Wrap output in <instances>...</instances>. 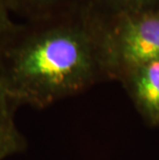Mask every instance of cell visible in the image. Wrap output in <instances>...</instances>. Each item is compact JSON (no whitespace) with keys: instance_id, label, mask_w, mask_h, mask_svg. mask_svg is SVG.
I'll return each mask as SVG.
<instances>
[{"instance_id":"6da1fadb","label":"cell","mask_w":159,"mask_h":160,"mask_svg":"<svg viewBox=\"0 0 159 160\" xmlns=\"http://www.w3.org/2000/svg\"><path fill=\"white\" fill-rule=\"evenodd\" d=\"M104 77L87 5L63 18L16 23L0 42V85L20 105L46 108Z\"/></svg>"},{"instance_id":"7a4b0ae2","label":"cell","mask_w":159,"mask_h":160,"mask_svg":"<svg viewBox=\"0 0 159 160\" xmlns=\"http://www.w3.org/2000/svg\"><path fill=\"white\" fill-rule=\"evenodd\" d=\"M90 12L107 78L119 80L135 66L159 60V9L114 17Z\"/></svg>"},{"instance_id":"3957f363","label":"cell","mask_w":159,"mask_h":160,"mask_svg":"<svg viewBox=\"0 0 159 160\" xmlns=\"http://www.w3.org/2000/svg\"><path fill=\"white\" fill-rule=\"evenodd\" d=\"M122 81L132 101L150 125L159 124V60L127 70Z\"/></svg>"},{"instance_id":"277c9868","label":"cell","mask_w":159,"mask_h":160,"mask_svg":"<svg viewBox=\"0 0 159 160\" xmlns=\"http://www.w3.org/2000/svg\"><path fill=\"white\" fill-rule=\"evenodd\" d=\"M11 13L25 22L48 21L72 16L87 5V0H4Z\"/></svg>"},{"instance_id":"5b68a950","label":"cell","mask_w":159,"mask_h":160,"mask_svg":"<svg viewBox=\"0 0 159 160\" xmlns=\"http://www.w3.org/2000/svg\"><path fill=\"white\" fill-rule=\"evenodd\" d=\"M19 105L0 85V160L26 150V138L15 122V114Z\"/></svg>"},{"instance_id":"8992f818","label":"cell","mask_w":159,"mask_h":160,"mask_svg":"<svg viewBox=\"0 0 159 160\" xmlns=\"http://www.w3.org/2000/svg\"><path fill=\"white\" fill-rule=\"evenodd\" d=\"M87 6L99 16L114 17L159 9V0H87Z\"/></svg>"},{"instance_id":"52a82bcc","label":"cell","mask_w":159,"mask_h":160,"mask_svg":"<svg viewBox=\"0 0 159 160\" xmlns=\"http://www.w3.org/2000/svg\"><path fill=\"white\" fill-rule=\"evenodd\" d=\"M11 15L12 13L9 12L5 1L0 0V42L16 25L11 18Z\"/></svg>"}]
</instances>
